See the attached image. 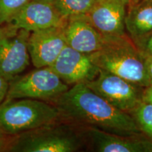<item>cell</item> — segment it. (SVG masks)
<instances>
[{"mask_svg": "<svg viewBox=\"0 0 152 152\" xmlns=\"http://www.w3.org/2000/svg\"><path fill=\"white\" fill-rule=\"evenodd\" d=\"M142 102L152 104V84L144 88L142 92Z\"/></svg>", "mask_w": 152, "mask_h": 152, "instance_id": "22", "label": "cell"}, {"mask_svg": "<svg viewBox=\"0 0 152 152\" xmlns=\"http://www.w3.org/2000/svg\"><path fill=\"white\" fill-rule=\"evenodd\" d=\"M30 0H0V25L8 23Z\"/></svg>", "mask_w": 152, "mask_h": 152, "instance_id": "17", "label": "cell"}, {"mask_svg": "<svg viewBox=\"0 0 152 152\" xmlns=\"http://www.w3.org/2000/svg\"><path fill=\"white\" fill-rule=\"evenodd\" d=\"M149 1H152V0H149Z\"/></svg>", "mask_w": 152, "mask_h": 152, "instance_id": "25", "label": "cell"}, {"mask_svg": "<svg viewBox=\"0 0 152 152\" xmlns=\"http://www.w3.org/2000/svg\"><path fill=\"white\" fill-rule=\"evenodd\" d=\"M67 45L64 27H54L31 32L28 52L36 68L49 67Z\"/></svg>", "mask_w": 152, "mask_h": 152, "instance_id": "10", "label": "cell"}, {"mask_svg": "<svg viewBox=\"0 0 152 152\" xmlns=\"http://www.w3.org/2000/svg\"><path fill=\"white\" fill-rule=\"evenodd\" d=\"M85 84L114 107L126 113H130L142 102L144 87L104 70L99 69L97 75Z\"/></svg>", "mask_w": 152, "mask_h": 152, "instance_id": "7", "label": "cell"}, {"mask_svg": "<svg viewBox=\"0 0 152 152\" xmlns=\"http://www.w3.org/2000/svg\"><path fill=\"white\" fill-rule=\"evenodd\" d=\"M7 151L73 152L81 148L83 137L67 125L56 122L14 136Z\"/></svg>", "mask_w": 152, "mask_h": 152, "instance_id": "4", "label": "cell"}, {"mask_svg": "<svg viewBox=\"0 0 152 152\" xmlns=\"http://www.w3.org/2000/svg\"><path fill=\"white\" fill-rule=\"evenodd\" d=\"M68 89L69 85L50 67L38 68L9 82L6 100L33 99L54 101Z\"/></svg>", "mask_w": 152, "mask_h": 152, "instance_id": "5", "label": "cell"}, {"mask_svg": "<svg viewBox=\"0 0 152 152\" xmlns=\"http://www.w3.org/2000/svg\"><path fill=\"white\" fill-rule=\"evenodd\" d=\"M89 56L99 69L144 88L150 85L144 56L128 35H105L102 48Z\"/></svg>", "mask_w": 152, "mask_h": 152, "instance_id": "2", "label": "cell"}, {"mask_svg": "<svg viewBox=\"0 0 152 152\" xmlns=\"http://www.w3.org/2000/svg\"><path fill=\"white\" fill-rule=\"evenodd\" d=\"M67 19L56 8L54 3L30 0L8 23L15 28L31 32L54 27H64Z\"/></svg>", "mask_w": 152, "mask_h": 152, "instance_id": "11", "label": "cell"}, {"mask_svg": "<svg viewBox=\"0 0 152 152\" xmlns=\"http://www.w3.org/2000/svg\"><path fill=\"white\" fill-rule=\"evenodd\" d=\"M82 136L94 151L99 152H152V141L144 134L121 135L85 127Z\"/></svg>", "mask_w": 152, "mask_h": 152, "instance_id": "8", "label": "cell"}, {"mask_svg": "<svg viewBox=\"0 0 152 152\" xmlns=\"http://www.w3.org/2000/svg\"><path fill=\"white\" fill-rule=\"evenodd\" d=\"M130 114L141 132L152 141V104L142 102Z\"/></svg>", "mask_w": 152, "mask_h": 152, "instance_id": "16", "label": "cell"}, {"mask_svg": "<svg viewBox=\"0 0 152 152\" xmlns=\"http://www.w3.org/2000/svg\"><path fill=\"white\" fill-rule=\"evenodd\" d=\"M125 26V32L134 43L152 32V1L141 0L128 5Z\"/></svg>", "mask_w": 152, "mask_h": 152, "instance_id": "14", "label": "cell"}, {"mask_svg": "<svg viewBox=\"0 0 152 152\" xmlns=\"http://www.w3.org/2000/svg\"><path fill=\"white\" fill-rule=\"evenodd\" d=\"M134 45L144 55L152 56V32L134 43Z\"/></svg>", "mask_w": 152, "mask_h": 152, "instance_id": "18", "label": "cell"}, {"mask_svg": "<svg viewBox=\"0 0 152 152\" xmlns=\"http://www.w3.org/2000/svg\"><path fill=\"white\" fill-rule=\"evenodd\" d=\"M140 1H141V0H129V4L128 5L132 4H135Z\"/></svg>", "mask_w": 152, "mask_h": 152, "instance_id": "23", "label": "cell"}, {"mask_svg": "<svg viewBox=\"0 0 152 152\" xmlns=\"http://www.w3.org/2000/svg\"><path fill=\"white\" fill-rule=\"evenodd\" d=\"M129 0H96L85 16L104 35H125Z\"/></svg>", "mask_w": 152, "mask_h": 152, "instance_id": "12", "label": "cell"}, {"mask_svg": "<svg viewBox=\"0 0 152 152\" xmlns=\"http://www.w3.org/2000/svg\"><path fill=\"white\" fill-rule=\"evenodd\" d=\"M9 83L2 75H0V103L6 99L8 92Z\"/></svg>", "mask_w": 152, "mask_h": 152, "instance_id": "19", "label": "cell"}, {"mask_svg": "<svg viewBox=\"0 0 152 152\" xmlns=\"http://www.w3.org/2000/svg\"><path fill=\"white\" fill-rule=\"evenodd\" d=\"M64 33L67 45L87 55L99 50L105 37L89 22L85 15L68 18Z\"/></svg>", "mask_w": 152, "mask_h": 152, "instance_id": "13", "label": "cell"}, {"mask_svg": "<svg viewBox=\"0 0 152 152\" xmlns=\"http://www.w3.org/2000/svg\"><path fill=\"white\" fill-rule=\"evenodd\" d=\"M96 0H54V4L64 18L86 14Z\"/></svg>", "mask_w": 152, "mask_h": 152, "instance_id": "15", "label": "cell"}, {"mask_svg": "<svg viewBox=\"0 0 152 152\" xmlns=\"http://www.w3.org/2000/svg\"><path fill=\"white\" fill-rule=\"evenodd\" d=\"M11 136L6 134L3 129L0 126V151H6L11 140L9 137Z\"/></svg>", "mask_w": 152, "mask_h": 152, "instance_id": "20", "label": "cell"}, {"mask_svg": "<svg viewBox=\"0 0 152 152\" xmlns=\"http://www.w3.org/2000/svg\"><path fill=\"white\" fill-rule=\"evenodd\" d=\"M39 1H46V2H49V3H54V0H39Z\"/></svg>", "mask_w": 152, "mask_h": 152, "instance_id": "24", "label": "cell"}, {"mask_svg": "<svg viewBox=\"0 0 152 152\" xmlns=\"http://www.w3.org/2000/svg\"><path fill=\"white\" fill-rule=\"evenodd\" d=\"M59 118L56 106L43 100L5 99L0 105V126L11 137L56 122Z\"/></svg>", "mask_w": 152, "mask_h": 152, "instance_id": "3", "label": "cell"}, {"mask_svg": "<svg viewBox=\"0 0 152 152\" xmlns=\"http://www.w3.org/2000/svg\"><path fill=\"white\" fill-rule=\"evenodd\" d=\"M49 67L69 86L91 81L99 71V68L94 65L89 55L80 52L68 45L64 47Z\"/></svg>", "mask_w": 152, "mask_h": 152, "instance_id": "9", "label": "cell"}, {"mask_svg": "<svg viewBox=\"0 0 152 152\" xmlns=\"http://www.w3.org/2000/svg\"><path fill=\"white\" fill-rule=\"evenodd\" d=\"M30 34L9 23L0 25V75L9 83L29 66Z\"/></svg>", "mask_w": 152, "mask_h": 152, "instance_id": "6", "label": "cell"}, {"mask_svg": "<svg viewBox=\"0 0 152 152\" xmlns=\"http://www.w3.org/2000/svg\"><path fill=\"white\" fill-rule=\"evenodd\" d=\"M144 56L146 73H147L148 79L151 85L152 84V56H149V55H144Z\"/></svg>", "mask_w": 152, "mask_h": 152, "instance_id": "21", "label": "cell"}, {"mask_svg": "<svg viewBox=\"0 0 152 152\" xmlns=\"http://www.w3.org/2000/svg\"><path fill=\"white\" fill-rule=\"evenodd\" d=\"M53 102L60 118L71 124L121 135L143 134L130 113L114 107L85 83L73 85Z\"/></svg>", "mask_w": 152, "mask_h": 152, "instance_id": "1", "label": "cell"}]
</instances>
